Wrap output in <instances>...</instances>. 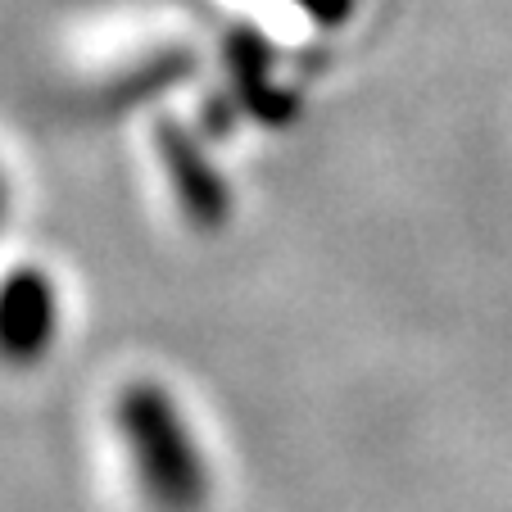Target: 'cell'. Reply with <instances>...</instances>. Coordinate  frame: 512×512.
<instances>
[{
    "instance_id": "cell-1",
    "label": "cell",
    "mask_w": 512,
    "mask_h": 512,
    "mask_svg": "<svg viewBox=\"0 0 512 512\" xmlns=\"http://www.w3.org/2000/svg\"><path fill=\"white\" fill-rule=\"evenodd\" d=\"M114 426L150 508L204 512L213 485L209 467L186 426V413L159 381H132L114 404Z\"/></svg>"
},
{
    "instance_id": "cell-2",
    "label": "cell",
    "mask_w": 512,
    "mask_h": 512,
    "mask_svg": "<svg viewBox=\"0 0 512 512\" xmlns=\"http://www.w3.org/2000/svg\"><path fill=\"white\" fill-rule=\"evenodd\" d=\"M59 336V290L41 268H14L0 281V363L37 368Z\"/></svg>"
},
{
    "instance_id": "cell-3",
    "label": "cell",
    "mask_w": 512,
    "mask_h": 512,
    "mask_svg": "<svg viewBox=\"0 0 512 512\" xmlns=\"http://www.w3.org/2000/svg\"><path fill=\"white\" fill-rule=\"evenodd\" d=\"M159 141H164V164H168V177H173V186H177V200H182L186 218L200 227H218L227 213H232L223 177L213 173V164H204L200 150H195L177 127H164Z\"/></svg>"
},
{
    "instance_id": "cell-4",
    "label": "cell",
    "mask_w": 512,
    "mask_h": 512,
    "mask_svg": "<svg viewBox=\"0 0 512 512\" xmlns=\"http://www.w3.org/2000/svg\"><path fill=\"white\" fill-rule=\"evenodd\" d=\"M295 5H304L309 14H336V10H345V0H295Z\"/></svg>"
},
{
    "instance_id": "cell-5",
    "label": "cell",
    "mask_w": 512,
    "mask_h": 512,
    "mask_svg": "<svg viewBox=\"0 0 512 512\" xmlns=\"http://www.w3.org/2000/svg\"><path fill=\"white\" fill-rule=\"evenodd\" d=\"M0 218H5V182H0Z\"/></svg>"
}]
</instances>
